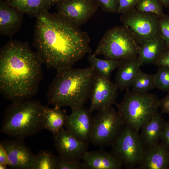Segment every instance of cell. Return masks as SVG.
Returning a JSON list of instances; mask_svg holds the SVG:
<instances>
[{"mask_svg":"<svg viewBox=\"0 0 169 169\" xmlns=\"http://www.w3.org/2000/svg\"><path fill=\"white\" fill-rule=\"evenodd\" d=\"M36 18L33 44L48 68L72 67L91 53L87 33L58 13L48 11Z\"/></svg>","mask_w":169,"mask_h":169,"instance_id":"obj_1","label":"cell"},{"mask_svg":"<svg viewBox=\"0 0 169 169\" xmlns=\"http://www.w3.org/2000/svg\"><path fill=\"white\" fill-rule=\"evenodd\" d=\"M43 64L29 44L10 40L0 50V92L12 101L28 100L37 94Z\"/></svg>","mask_w":169,"mask_h":169,"instance_id":"obj_2","label":"cell"},{"mask_svg":"<svg viewBox=\"0 0 169 169\" xmlns=\"http://www.w3.org/2000/svg\"><path fill=\"white\" fill-rule=\"evenodd\" d=\"M96 72L90 66L57 70L46 92L48 104L60 108L68 106L72 110L83 106L89 99Z\"/></svg>","mask_w":169,"mask_h":169,"instance_id":"obj_3","label":"cell"},{"mask_svg":"<svg viewBox=\"0 0 169 169\" xmlns=\"http://www.w3.org/2000/svg\"><path fill=\"white\" fill-rule=\"evenodd\" d=\"M44 107L31 99L13 101L5 110L0 131L22 139L36 134L43 129Z\"/></svg>","mask_w":169,"mask_h":169,"instance_id":"obj_4","label":"cell"},{"mask_svg":"<svg viewBox=\"0 0 169 169\" xmlns=\"http://www.w3.org/2000/svg\"><path fill=\"white\" fill-rule=\"evenodd\" d=\"M115 105L125 125L139 131L158 111L160 100L154 94L128 89L121 101Z\"/></svg>","mask_w":169,"mask_h":169,"instance_id":"obj_5","label":"cell"},{"mask_svg":"<svg viewBox=\"0 0 169 169\" xmlns=\"http://www.w3.org/2000/svg\"><path fill=\"white\" fill-rule=\"evenodd\" d=\"M141 47L131 29L123 24L108 29L92 54L102 55L105 59L124 60L137 57Z\"/></svg>","mask_w":169,"mask_h":169,"instance_id":"obj_6","label":"cell"},{"mask_svg":"<svg viewBox=\"0 0 169 169\" xmlns=\"http://www.w3.org/2000/svg\"><path fill=\"white\" fill-rule=\"evenodd\" d=\"M125 124L112 106L98 111L94 116V125L90 141L94 146H111L120 134Z\"/></svg>","mask_w":169,"mask_h":169,"instance_id":"obj_7","label":"cell"},{"mask_svg":"<svg viewBox=\"0 0 169 169\" xmlns=\"http://www.w3.org/2000/svg\"><path fill=\"white\" fill-rule=\"evenodd\" d=\"M111 146V153L127 169L138 166L145 149L139 131L126 125Z\"/></svg>","mask_w":169,"mask_h":169,"instance_id":"obj_8","label":"cell"},{"mask_svg":"<svg viewBox=\"0 0 169 169\" xmlns=\"http://www.w3.org/2000/svg\"><path fill=\"white\" fill-rule=\"evenodd\" d=\"M160 18L155 14L139 11L135 8L122 14L120 20L131 29L141 47L148 40L161 36Z\"/></svg>","mask_w":169,"mask_h":169,"instance_id":"obj_9","label":"cell"},{"mask_svg":"<svg viewBox=\"0 0 169 169\" xmlns=\"http://www.w3.org/2000/svg\"><path fill=\"white\" fill-rule=\"evenodd\" d=\"M56 4L57 13L79 27L87 22L99 7L96 0H61Z\"/></svg>","mask_w":169,"mask_h":169,"instance_id":"obj_10","label":"cell"},{"mask_svg":"<svg viewBox=\"0 0 169 169\" xmlns=\"http://www.w3.org/2000/svg\"><path fill=\"white\" fill-rule=\"evenodd\" d=\"M54 146L61 159L82 161L88 151L89 142L82 141L63 127L53 136Z\"/></svg>","mask_w":169,"mask_h":169,"instance_id":"obj_11","label":"cell"},{"mask_svg":"<svg viewBox=\"0 0 169 169\" xmlns=\"http://www.w3.org/2000/svg\"><path fill=\"white\" fill-rule=\"evenodd\" d=\"M118 89L115 83L96 72L89 98L90 110L98 111L115 105Z\"/></svg>","mask_w":169,"mask_h":169,"instance_id":"obj_12","label":"cell"},{"mask_svg":"<svg viewBox=\"0 0 169 169\" xmlns=\"http://www.w3.org/2000/svg\"><path fill=\"white\" fill-rule=\"evenodd\" d=\"M0 143L7 153L10 168L33 169L35 154L26 145L23 139H4Z\"/></svg>","mask_w":169,"mask_h":169,"instance_id":"obj_13","label":"cell"},{"mask_svg":"<svg viewBox=\"0 0 169 169\" xmlns=\"http://www.w3.org/2000/svg\"><path fill=\"white\" fill-rule=\"evenodd\" d=\"M92 113L84 106L72 110L64 125L66 129L82 141L89 142L94 125Z\"/></svg>","mask_w":169,"mask_h":169,"instance_id":"obj_14","label":"cell"},{"mask_svg":"<svg viewBox=\"0 0 169 169\" xmlns=\"http://www.w3.org/2000/svg\"><path fill=\"white\" fill-rule=\"evenodd\" d=\"M24 14L6 0L0 1V34L12 37L21 29Z\"/></svg>","mask_w":169,"mask_h":169,"instance_id":"obj_15","label":"cell"},{"mask_svg":"<svg viewBox=\"0 0 169 169\" xmlns=\"http://www.w3.org/2000/svg\"><path fill=\"white\" fill-rule=\"evenodd\" d=\"M137 168L169 169V150L161 141L153 146L145 148Z\"/></svg>","mask_w":169,"mask_h":169,"instance_id":"obj_16","label":"cell"},{"mask_svg":"<svg viewBox=\"0 0 169 169\" xmlns=\"http://www.w3.org/2000/svg\"><path fill=\"white\" fill-rule=\"evenodd\" d=\"M84 169H120V163L112 155L100 148L87 151L82 159Z\"/></svg>","mask_w":169,"mask_h":169,"instance_id":"obj_17","label":"cell"},{"mask_svg":"<svg viewBox=\"0 0 169 169\" xmlns=\"http://www.w3.org/2000/svg\"><path fill=\"white\" fill-rule=\"evenodd\" d=\"M141 66L137 57L122 60L115 76V83L118 89L123 91L129 89L141 70Z\"/></svg>","mask_w":169,"mask_h":169,"instance_id":"obj_18","label":"cell"},{"mask_svg":"<svg viewBox=\"0 0 169 169\" xmlns=\"http://www.w3.org/2000/svg\"><path fill=\"white\" fill-rule=\"evenodd\" d=\"M165 121L158 111L141 128L140 136L145 148L160 141Z\"/></svg>","mask_w":169,"mask_h":169,"instance_id":"obj_19","label":"cell"},{"mask_svg":"<svg viewBox=\"0 0 169 169\" xmlns=\"http://www.w3.org/2000/svg\"><path fill=\"white\" fill-rule=\"evenodd\" d=\"M167 47L161 36L147 41L141 46L137 56L141 66L154 64Z\"/></svg>","mask_w":169,"mask_h":169,"instance_id":"obj_20","label":"cell"},{"mask_svg":"<svg viewBox=\"0 0 169 169\" xmlns=\"http://www.w3.org/2000/svg\"><path fill=\"white\" fill-rule=\"evenodd\" d=\"M67 115L65 110L54 106H44L43 115V128L50 131L54 135L64 125Z\"/></svg>","mask_w":169,"mask_h":169,"instance_id":"obj_21","label":"cell"},{"mask_svg":"<svg viewBox=\"0 0 169 169\" xmlns=\"http://www.w3.org/2000/svg\"><path fill=\"white\" fill-rule=\"evenodd\" d=\"M11 5L31 17H37L48 11L51 0H6Z\"/></svg>","mask_w":169,"mask_h":169,"instance_id":"obj_22","label":"cell"},{"mask_svg":"<svg viewBox=\"0 0 169 169\" xmlns=\"http://www.w3.org/2000/svg\"><path fill=\"white\" fill-rule=\"evenodd\" d=\"M87 59L90 66L97 73L109 79L112 72L118 68L122 60L101 59L93 55L92 54L89 55Z\"/></svg>","mask_w":169,"mask_h":169,"instance_id":"obj_23","label":"cell"},{"mask_svg":"<svg viewBox=\"0 0 169 169\" xmlns=\"http://www.w3.org/2000/svg\"><path fill=\"white\" fill-rule=\"evenodd\" d=\"M60 162L59 156L48 151L40 150L35 154L33 169H59Z\"/></svg>","mask_w":169,"mask_h":169,"instance_id":"obj_24","label":"cell"},{"mask_svg":"<svg viewBox=\"0 0 169 169\" xmlns=\"http://www.w3.org/2000/svg\"><path fill=\"white\" fill-rule=\"evenodd\" d=\"M132 90L146 93L156 88L154 74L144 73L141 70L131 86Z\"/></svg>","mask_w":169,"mask_h":169,"instance_id":"obj_25","label":"cell"},{"mask_svg":"<svg viewBox=\"0 0 169 169\" xmlns=\"http://www.w3.org/2000/svg\"><path fill=\"white\" fill-rule=\"evenodd\" d=\"M136 8L139 11L155 14L160 17L164 14L163 6L157 0H138Z\"/></svg>","mask_w":169,"mask_h":169,"instance_id":"obj_26","label":"cell"},{"mask_svg":"<svg viewBox=\"0 0 169 169\" xmlns=\"http://www.w3.org/2000/svg\"><path fill=\"white\" fill-rule=\"evenodd\" d=\"M156 88L165 92L169 91V66L159 67L154 74Z\"/></svg>","mask_w":169,"mask_h":169,"instance_id":"obj_27","label":"cell"},{"mask_svg":"<svg viewBox=\"0 0 169 169\" xmlns=\"http://www.w3.org/2000/svg\"><path fill=\"white\" fill-rule=\"evenodd\" d=\"M159 26L161 36L169 48V14H164L160 17Z\"/></svg>","mask_w":169,"mask_h":169,"instance_id":"obj_28","label":"cell"},{"mask_svg":"<svg viewBox=\"0 0 169 169\" xmlns=\"http://www.w3.org/2000/svg\"><path fill=\"white\" fill-rule=\"evenodd\" d=\"M99 6L104 11L110 13H117L119 7L118 0H96Z\"/></svg>","mask_w":169,"mask_h":169,"instance_id":"obj_29","label":"cell"},{"mask_svg":"<svg viewBox=\"0 0 169 169\" xmlns=\"http://www.w3.org/2000/svg\"><path fill=\"white\" fill-rule=\"evenodd\" d=\"M138 0H118L119 7L117 13L123 14L136 8Z\"/></svg>","mask_w":169,"mask_h":169,"instance_id":"obj_30","label":"cell"},{"mask_svg":"<svg viewBox=\"0 0 169 169\" xmlns=\"http://www.w3.org/2000/svg\"><path fill=\"white\" fill-rule=\"evenodd\" d=\"M59 169H84L82 161H67L60 159Z\"/></svg>","mask_w":169,"mask_h":169,"instance_id":"obj_31","label":"cell"},{"mask_svg":"<svg viewBox=\"0 0 169 169\" xmlns=\"http://www.w3.org/2000/svg\"><path fill=\"white\" fill-rule=\"evenodd\" d=\"M154 64L158 67L169 66V48H166Z\"/></svg>","mask_w":169,"mask_h":169,"instance_id":"obj_32","label":"cell"},{"mask_svg":"<svg viewBox=\"0 0 169 169\" xmlns=\"http://www.w3.org/2000/svg\"><path fill=\"white\" fill-rule=\"evenodd\" d=\"M160 141L169 150V121H165Z\"/></svg>","mask_w":169,"mask_h":169,"instance_id":"obj_33","label":"cell"},{"mask_svg":"<svg viewBox=\"0 0 169 169\" xmlns=\"http://www.w3.org/2000/svg\"><path fill=\"white\" fill-rule=\"evenodd\" d=\"M161 114H169V91L164 98L160 100Z\"/></svg>","mask_w":169,"mask_h":169,"instance_id":"obj_34","label":"cell"},{"mask_svg":"<svg viewBox=\"0 0 169 169\" xmlns=\"http://www.w3.org/2000/svg\"><path fill=\"white\" fill-rule=\"evenodd\" d=\"M0 164L9 166V162L7 153L1 143H0Z\"/></svg>","mask_w":169,"mask_h":169,"instance_id":"obj_35","label":"cell"},{"mask_svg":"<svg viewBox=\"0 0 169 169\" xmlns=\"http://www.w3.org/2000/svg\"><path fill=\"white\" fill-rule=\"evenodd\" d=\"M164 7L169 8V0H157Z\"/></svg>","mask_w":169,"mask_h":169,"instance_id":"obj_36","label":"cell"},{"mask_svg":"<svg viewBox=\"0 0 169 169\" xmlns=\"http://www.w3.org/2000/svg\"><path fill=\"white\" fill-rule=\"evenodd\" d=\"M7 165L4 164H0V169H6L7 168Z\"/></svg>","mask_w":169,"mask_h":169,"instance_id":"obj_37","label":"cell"},{"mask_svg":"<svg viewBox=\"0 0 169 169\" xmlns=\"http://www.w3.org/2000/svg\"><path fill=\"white\" fill-rule=\"evenodd\" d=\"M61 0H51L52 5L56 4L58 2Z\"/></svg>","mask_w":169,"mask_h":169,"instance_id":"obj_38","label":"cell"},{"mask_svg":"<svg viewBox=\"0 0 169 169\" xmlns=\"http://www.w3.org/2000/svg\"></svg>","mask_w":169,"mask_h":169,"instance_id":"obj_39","label":"cell"}]
</instances>
